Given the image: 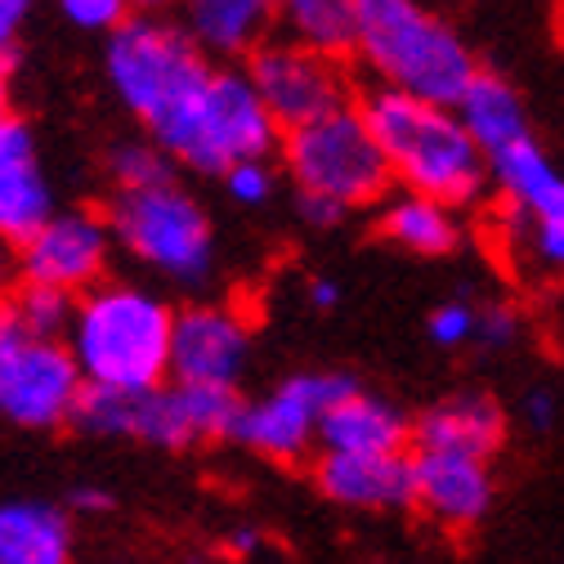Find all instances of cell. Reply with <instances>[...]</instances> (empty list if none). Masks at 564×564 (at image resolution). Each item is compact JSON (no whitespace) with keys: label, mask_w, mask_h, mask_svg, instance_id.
<instances>
[{"label":"cell","mask_w":564,"mask_h":564,"mask_svg":"<svg viewBox=\"0 0 564 564\" xmlns=\"http://www.w3.org/2000/svg\"><path fill=\"white\" fill-rule=\"evenodd\" d=\"M175 310L139 282H99L77 296L63 345L90 390H158L171 377Z\"/></svg>","instance_id":"6da1fadb"},{"label":"cell","mask_w":564,"mask_h":564,"mask_svg":"<svg viewBox=\"0 0 564 564\" xmlns=\"http://www.w3.org/2000/svg\"><path fill=\"white\" fill-rule=\"evenodd\" d=\"M359 108L390 162L394 184H403V193L431 197L448 210L484 202V193L492 188L488 158L475 149V139L466 134L453 108L412 99L399 90H381V86L368 90Z\"/></svg>","instance_id":"7a4b0ae2"},{"label":"cell","mask_w":564,"mask_h":564,"mask_svg":"<svg viewBox=\"0 0 564 564\" xmlns=\"http://www.w3.org/2000/svg\"><path fill=\"white\" fill-rule=\"evenodd\" d=\"M355 54L381 90H399L440 108H457L479 63L470 45L416 0H359L355 10Z\"/></svg>","instance_id":"3957f363"},{"label":"cell","mask_w":564,"mask_h":564,"mask_svg":"<svg viewBox=\"0 0 564 564\" xmlns=\"http://www.w3.org/2000/svg\"><path fill=\"white\" fill-rule=\"evenodd\" d=\"M149 139L197 175H225L242 162H269L282 130L264 112L247 67H210L206 82Z\"/></svg>","instance_id":"277c9868"},{"label":"cell","mask_w":564,"mask_h":564,"mask_svg":"<svg viewBox=\"0 0 564 564\" xmlns=\"http://www.w3.org/2000/svg\"><path fill=\"white\" fill-rule=\"evenodd\" d=\"M238 390H197V386H158V390H82L73 426L104 440H139L153 448H193L210 440H234Z\"/></svg>","instance_id":"5b68a950"},{"label":"cell","mask_w":564,"mask_h":564,"mask_svg":"<svg viewBox=\"0 0 564 564\" xmlns=\"http://www.w3.org/2000/svg\"><path fill=\"white\" fill-rule=\"evenodd\" d=\"M104 216L112 242L158 278L180 282V288H202L216 273V229L180 180L112 193Z\"/></svg>","instance_id":"8992f818"},{"label":"cell","mask_w":564,"mask_h":564,"mask_svg":"<svg viewBox=\"0 0 564 564\" xmlns=\"http://www.w3.org/2000/svg\"><path fill=\"white\" fill-rule=\"evenodd\" d=\"M210 67L216 63L202 58L184 28L162 14H130L104 45V77L112 95L149 134L206 82Z\"/></svg>","instance_id":"52a82bcc"},{"label":"cell","mask_w":564,"mask_h":564,"mask_svg":"<svg viewBox=\"0 0 564 564\" xmlns=\"http://www.w3.org/2000/svg\"><path fill=\"white\" fill-rule=\"evenodd\" d=\"M282 166H288L296 193L327 197L340 210L381 206L394 193L390 162L359 104H349L323 121L282 134Z\"/></svg>","instance_id":"ba28073f"},{"label":"cell","mask_w":564,"mask_h":564,"mask_svg":"<svg viewBox=\"0 0 564 564\" xmlns=\"http://www.w3.org/2000/svg\"><path fill=\"white\" fill-rule=\"evenodd\" d=\"M82 390L86 381L67 345L32 336L10 301H0V416L23 431L73 426Z\"/></svg>","instance_id":"9c48e42d"},{"label":"cell","mask_w":564,"mask_h":564,"mask_svg":"<svg viewBox=\"0 0 564 564\" xmlns=\"http://www.w3.org/2000/svg\"><path fill=\"white\" fill-rule=\"evenodd\" d=\"M247 77L273 117V126L288 134L310 121H323L355 104V82H349L345 58L305 50L296 41H269L247 58Z\"/></svg>","instance_id":"30bf717a"},{"label":"cell","mask_w":564,"mask_h":564,"mask_svg":"<svg viewBox=\"0 0 564 564\" xmlns=\"http://www.w3.org/2000/svg\"><path fill=\"white\" fill-rule=\"evenodd\" d=\"M359 381L345 372H301L278 381L269 394L251 399L238 408L234 421V440L247 444L260 457L273 462H296L318 444V426L323 416L345 399L355 394Z\"/></svg>","instance_id":"8fae6325"},{"label":"cell","mask_w":564,"mask_h":564,"mask_svg":"<svg viewBox=\"0 0 564 564\" xmlns=\"http://www.w3.org/2000/svg\"><path fill=\"white\" fill-rule=\"evenodd\" d=\"M112 229L104 210L58 206L54 216L19 247V273L36 288H54L67 296H86L99 288L112 260Z\"/></svg>","instance_id":"7c38bea8"},{"label":"cell","mask_w":564,"mask_h":564,"mask_svg":"<svg viewBox=\"0 0 564 564\" xmlns=\"http://www.w3.org/2000/svg\"><path fill=\"white\" fill-rule=\"evenodd\" d=\"M251 359V318L225 301H197L171 327V381L197 390H234Z\"/></svg>","instance_id":"4fadbf2b"},{"label":"cell","mask_w":564,"mask_h":564,"mask_svg":"<svg viewBox=\"0 0 564 564\" xmlns=\"http://www.w3.org/2000/svg\"><path fill=\"white\" fill-rule=\"evenodd\" d=\"M54 210L58 206L36 158V139L14 117L10 126H0V242L23 247Z\"/></svg>","instance_id":"5bb4252c"},{"label":"cell","mask_w":564,"mask_h":564,"mask_svg":"<svg viewBox=\"0 0 564 564\" xmlns=\"http://www.w3.org/2000/svg\"><path fill=\"white\" fill-rule=\"evenodd\" d=\"M412 507H421L444 529L479 524L492 507L488 462L448 457V453H416L412 457Z\"/></svg>","instance_id":"9a60e30c"},{"label":"cell","mask_w":564,"mask_h":564,"mask_svg":"<svg viewBox=\"0 0 564 564\" xmlns=\"http://www.w3.org/2000/svg\"><path fill=\"white\" fill-rule=\"evenodd\" d=\"M273 0H180V28L202 50L206 63L229 67L269 45Z\"/></svg>","instance_id":"2e32d148"},{"label":"cell","mask_w":564,"mask_h":564,"mask_svg":"<svg viewBox=\"0 0 564 564\" xmlns=\"http://www.w3.org/2000/svg\"><path fill=\"white\" fill-rule=\"evenodd\" d=\"M488 184L498 188L511 225L529 229L542 220H564V175L542 153L538 134L520 139L507 153L488 158Z\"/></svg>","instance_id":"e0dca14e"},{"label":"cell","mask_w":564,"mask_h":564,"mask_svg":"<svg viewBox=\"0 0 564 564\" xmlns=\"http://www.w3.org/2000/svg\"><path fill=\"white\" fill-rule=\"evenodd\" d=\"M412 440H416V453H448V457L488 462L507 444V412L488 394H453L416 421Z\"/></svg>","instance_id":"ac0fdd59"},{"label":"cell","mask_w":564,"mask_h":564,"mask_svg":"<svg viewBox=\"0 0 564 564\" xmlns=\"http://www.w3.org/2000/svg\"><path fill=\"white\" fill-rule=\"evenodd\" d=\"M318 488L340 507L390 511L412 502V457H355V453H323L314 470Z\"/></svg>","instance_id":"d6986e66"},{"label":"cell","mask_w":564,"mask_h":564,"mask_svg":"<svg viewBox=\"0 0 564 564\" xmlns=\"http://www.w3.org/2000/svg\"><path fill=\"white\" fill-rule=\"evenodd\" d=\"M408 421L377 394H345L318 426L323 453H355V457H394L408 444Z\"/></svg>","instance_id":"ffe728a7"},{"label":"cell","mask_w":564,"mask_h":564,"mask_svg":"<svg viewBox=\"0 0 564 564\" xmlns=\"http://www.w3.org/2000/svg\"><path fill=\"white\" fill-rule=\"evenodd\" d=\"M453 112H457V121L466 126V134L475 139V149L484 158H498L511 144H520V139L533 134L520 90L507 77L488 73V67H479V77L470 82V90L462 95V104Z\"/></svg>","instance_id":"44dd1931"},{"label":"cell","mask_w":564,"mask_h":564,"mask_svg":"<svg viewBox=\"0 0 564 564\" xmlns=\"http://www.w3.org/2000/svg\"><path fill=\"white\" fill-rule=\"evenodd\" d=\"M73 520L54 502H0V564H73Z\"/></svg>","instance_id":"7402d4cb"},{"label":"cell","mask_w":564,"mask_h":564,"mask_svg":"<svg viewBox=\"0 0 564 564\" xmlns=\"http://www.w3.org/2000/svg\"><path fill=\"white\" fill-rule=\"evenodd\" d=\"M377 234L412 256H453L462 247L457 210H448L431 197H416V193H399V197L390 193L381 202Z\"/></svg>","instance_id":"603a6c76"},{"label":"cell","mask_w":564,"mask_h":564,"mask_svg":"<svg viewBox=\"0 0 564 564\" xmlns=\"http://www.w3.org/2000/svg\"><path fill=\"white\" fill-rule=\"evenodd\" d=\"M355 10L359 0H273V19L305 50L345 58L355 50Z\"/></svg>","instance_id":"cb8c5ba5"},{"label":"cell","mask_w":564,"mask_h":564,"mask_svg":"<svg viewBox=\"0 0 564 564\" xmlns=\"http://www.w3.org/2000/svg\"><path fill=\"white\" fill-rule=\"evenodd\" d=\"M108 180L117 184V193H134V188H153L175 180V162L153 144V139H121L108 153Z\"/></svg>","instance_id":"d4e9b609"},{"label":"cell","mask_w":564,"mask_h":564,"mask_svg":"<svg viewBox=\"0 0 564 564\" xmlns=\"http://www.w3.org/2000/svg\"><path fill=\"white\" fill-rule=\"evenodd\" d=\"M10 310L19 314V323H23L32 336L63 340V336H67V327H73L77 296L54 292V288H36V282H19V292L10 296Z\"/></svg>","instance_id":"484cf974"},{"label":"cell","mask_w":564,"mask_h":564,"mask_svg":"<svg viewBox=\"0 0 564 564\" xmlns=\"http://www.w3.org/2000/svg\"><path fill=\"white\" fill-rule=\"evenodd\" d=\"M58 10H63V19L73 23V28L104 32V36H112L134 14L130 0H58Z\"/></svg>","instance_id":"4316f807"},{"label":"cell","mask_w":564,"mask_h":564,"mask_svg":"<svg viewBox=\"0 0 564 564\" xmlns=\"http://www.w3.org/2000/svg\"><path fill=\"white\" fill-rule=\"evenodd\" d=\"M220 184L238 206H264L278 188V171H273V162H242V166L225 171Z\"/></svg>","instance_id":"83f0119b"},{"label":"cell","mask_w":564,"mask_h":564,"mask_svg":"<svg viewBox=\"0 0 564 564\" xmlns=\"http://www.w3.org/2000/svg\"><path fill=\"white\" fill-rule=\"evenodd\" d=\"M426 332L440 349H457L466 340H475V305L466 301H444L440 310H431L426 318Z\"/></svg>","instance_id":"f1b7e54d"},{"label":"cell","mask_w":564,"mask_h":564,"mask_svg":"<svg viewBox=\"0 0 564 564\" xmlns=\"http://www.w3.org/2000/svg\"><path fill=\"white\" fill-rule=\"evenodd\" d=\"M520 332V314L511 305H484L475 310V345L479 349H502Z\"/></svg>","instance_id":"f546056e"},{"label":"cell","mask_w":564,"mask_h":564,"mask_svg":"<svg viewBox=\"0 0 564 564\" xmlns=\"http://www.w3.org/2000/svg\"><path fill=\"white\" fill-rule=\"evenodd\" d=\"M529 251L546 269H564V220H542L529 225Z\"/></svg>","instance_id":"4dcf8cb0"},{"label":"cell","mask_w":564,"mask_h":564,"mask_svg":"<svg viewBox=\"0 0 564 564\" xmlns=\"http://www.w3.org/2000/svg\"><path fill=\"white\" fill-rule=\"evenodd\" d=\"M28 14H32V0H0V58H10Z\"/></svg>","instance_id":"1f68e13d"},{"label":"cell","mask_w":564,"mask_h":564,"mask_svg":"<svg viewBox=\"0 0 564 564\" xmlns=\"http://www.w3.org/2000/svg\"><path fill=\"white\" fill-rule=\"evenodd\" d=\"M296 210H301V220L305 225H314V229H336L349 210H340L336 202H327V197H310V193H296Z\"/></svg>","instance_id":"d6a6232c"},{"label":"cell","mask_w":564,"mask_h":564,"mask_svg":"<svg viewBox=\"0 0 564 564\" xmlns=\"http://www.w3.org/2000/svg\"><path fill=\"white\" fill-rule=\"evenodd\" d=\"M524 421L533 431H551L555 426V394L551 390H529L524 394Z\"/></svg>","instance_id":"836d02e7"},{"label":"cell","mask_w":564,"mask_h":564,"mask_svg":"<svg viewBox=\"0 0 564 564\" xmlns=\"http://www.w3.org/2000/svg\"><path fill=\"white\" fill-rule=\"evenodd\" d=\"M67 502H73L77 511H86V516H104V511H112V492L99 488V484H77Z\"/></svg>","instance_id":"e575fe53"},{"label":"cell","mask_w":564,"mask_h":564,"mask_svg":"<svg viewBox=\"0 0 564 564\" xmlns=\"http://www.w3.org/2000/svg\"><path fill=\"white\" fill-rule=\"evenodd\" d=\"M19 282H23V273H19V247L0 242V301H10L19 292Z\"/></svg>","instance_id":"d590c367"},{"label":"cell","mask_w":564,"mask_h":564,"mask_svg":"<svg viewBox=\"0 0 564 564\" xmlns=\"http://www.w3.org/2000/svg\"><path fill=\"white\" fill-rule=\"evenodd\" d=\"M310 301H314L318 310H336V305H340V282L314 278V282H310Z\"/></svg>","instance_id":"8d00e7d4"},{"label":"cell","mask_w":564,"mask_h":564,"mask_svg":"<svg viewBox=\"0 0 564 564\" xmlns=\"http://www.w3.org/2000/svg\"><path fill=\"white\" fill-rule=\"evenodd\" d=\"M14 112H10V58H0V126H10Z\"/></svg>","instance_id":"74e56055"},{"label":"cell","mask_w":564,"mask_h":564,"mask_svg":"<svg viewBox=\"0 0 564 564\" xmlns=\"http://www.w3.org/2000/svg\"><path fill=\"white\" fill-rule=\"evenodd\" d=\"M229 546H234L238 555H251V551L260 546V533H256V529H238V533L229 538Z\"/></svg>","instance_id":"f35d334b"},{"label":"cell","mask_w":564,"mask_h":564,"mask_svg":"<svg viewBox=\"0 0 564 564\" xmlns=\"http://www.w3.org/2000/svg\"><path fill=\"white\" fill-rule=\"evenodd\" d=\"M130 6H134L139 14H162V10H171V6H180V0H130Z\"/></svg>","instance_id":"ab89813d"}]
</instances>
